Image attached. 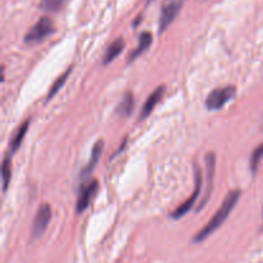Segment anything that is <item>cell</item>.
<instances>
[{
    "mask_svg": "<svg viewBox=\"0 0 263 263\" xmlns=\"http://www.w3.org/2000/svg\"><path fill=\"white\" fill-rule=\"evenodd\" d=\"M240 195H242V192H240V190H231V192L228 193V196L225 198V200L222 202L221 207L218 208V210L213 214V217L210 218V222H208V224H207L206 226L194 236L193 242L202 243L203 240H206L210 235H212V232L216 231L217 228H220L221 225L224 224L225 220L228 218V214L231 213V210H234V207L236 206V203L239 202Z\"/></svg>",
    "mask_w": 263,
    "mask_h": 263,
    "instance_id": "6da1fadb",
    "label": "cell"
},
{
    "mask_svg": "<svg viewBox=\"0 0 263 263\" xmlns=\"http://www.w3.org/2000/svg\"><path fill=\"white\" fill-rule=\"evenodd\" d=\"M236 94L235 86H224L212 90L206 99V107L210 110H220L232 99Z\"/></svg>",
    "mask_w": 263,
    "mask_h": 263,
    "instance_id": "7a4b0ae2",
    "label": "cell"
},
{
    "mask_svg": "<svg viewBox=\"0 0 263 263\" xmlns=\"http://www.w3.org/2000/svg\"><path fill=\"white\" fill-rule=\"evenodd\" d=\"M55 31L53 21L49 17H41L39 21L36 22L35 26L30 29V31L26 34L25 43L27 44H39L47 39Z\"/></svg>",
    "mask_w": 263,
    "mask_h": 263,
    "instance_id": "3957f363",
    "label": "cell"
},
{
    "mask_svg": "<svg viewBox=\"0 0 263 263\" xmlns=\"http://www.w3.org/2000/svg\"><path fill=\"white\" fill-rule=\"evenodd\" d=\"M194 172H195V175H194V177H195V189L193 192V195L171 213V218H174V220H178V218L184 217L189 210H192L193 207L195 206V200L198 199V196L200 194V188H202V172H200V168L196 162L194 163Z\"/></svg>",
    "mask_w": 263,
    "mask_h": 263,
    "instance_id": "277c9868",
    "label": "cell"
},
{
    "mask_svg": "<svg viewBox=\"0 0 263 263\" xmlns=\"http://www.w3.org/2000/svg\"><path fill=\"white\" fill-rule=\"evenodd\" d=\"M184 3L185 0H166L164 1L159 17V34L167 30L168 26L178 15V12L181 11Z\"/></svg>",
    "mask_w": 263,
    "mask_h": 263,
    "instance_id": "5b68a950",
    "label": "cell"
},
{
    "mask_svg": "<svg viewBox=\"0 0 263 263\" xmlns=\"http://www.w3.org/2000/svg\"><path fill=\"white\" fill-rule=\"evenodd\" d=\"M50 218H52V208H50L49 204L44 203V204H41V206L39 207V210L36 212L35 218H34L31 231L34 240L39 239L40 236L45 232L48 225H49Z\"/></svg>",
    "mask_w": 263,
    "mask_h": 263,
    "instance_id": "8992f818",
    "label": "cell"
},
{
    "mask_svg": "<svg viewBox=\"0 0 263 263\" xmlns=\"http://www.w3.org/2000/svg\"><path fill=\"white\" fill-rule=\"evenodd\" d=\"M204 160H206V171H207V189L206 194L203 196L202 202H200L199 207L196 208V210L199 212L203 207L206 206L207 202L210 200V194H212V190H213V178L214 174H216V154L213 152H210L204 157Z\"/></svg>",
    "mask_w": 263,
    "mask_h": 263,
    "instance_id": "52a82bcc",
    "label": "cell"
},
{
    "mask_svg": "<svg viewBox=\"0 0 263 263\" xmlns=\"http://www.w3.org/2000/svg\"><path fill=\"white\" fill-rule=\"evenodd\" d=\"M98 188H99V184H98V180H93L90 182L89 185H84L82 184L81 190H80V195H78L77 204H76V210L78 213H82L84 210H86V208L90 206V202L95 196L96 192H98Z\"/></svg>",
    "mask_w": 263,
    "mask_h": 263,
    "instance_id": "ba28073f",
    "label": "cell"
},
{
    "mask_svg": "<svg viewBox=\"0 0 263 263\" xmlns=\"http://www.w3.org/2000/svg\"><path fill=\"white\" fill-rule=\"evenodd\" d=\"M103 149H104V141L103 140H98V141L94 144L93 149H91V154H90V158L89 160H88V163H86V166L84 167V170L81 171L82 181H85L86 178L93 174V171L95 170L96 164L99 162L100 156L103 153Z\"/></svg>",
    "mask_w": 263,
    "mask_h": 263,
    "instance_id": "9c48e42d",
    "label": "cell"
},
{
    "mask_svg": "<svg viewBox=\"0 0 263 263\" xmlns=\"http://www.w3.org/2000/svg\"><path fill=\"white\" fill-rule=\"evenodd\" d=\"M164 91H166V86H158L156 90H154L153 93L150 94L149 98L146 99L145 104L142 105L141 108V113H140V120H145L148 116H149L152 112H153L154 108L158 105V103H159L160 100H162V98H163L164 95Z\"/></svg>",
    "mask_w": 263,
    "mask_h": 263,
    "instance_id": "30bf717a",
    "label": "cell"
},
{
    "mask_svg": "<svg viewBox=\"0 0 263 263\" xmlns=\"http://www.w3.org/2000/svg\"><path fill=\"white\" fill-rule=\"evenodd\" d=\"M152 41H153V35H152L150 32H142L139 39V47L136 48V49L130 54L128 62H132L134 59L140 57V55H141V54L144 53V52L150 47V45H152Z\"/></svg>",
    "mask_w": 263,
    "mask_h": 263,
    "instance_id": "8fae6325",
    "label": "cell"
},
{
    "mask_svg": "<svg viewBox=\"0 0 263 263\" xmlns=\"http://www.w3.org/2000/svg\"><path fill=\"white\" fill-rule=\"evenodd\" d=\"M134 105H135V99H134L132 93H126L122 98L121 103L116 108V113L121 117H128L134 110Z\"/></svg>",
    "mask_w": 263,
    "mask_h": 263,
    "instance_id": "7c38bea8",
    "label": "cell"
},
{
    "mask_svg": "<svg viewBox=\"0 0 263 263\" xmlns=\"http://www.w3.org/2000/svg\"><path fill=\"white\" fill-rule=\"evenodd\" d=\"M123 49H124V40L121 39V37L117 40H114L113 43L109 45L107 52H105V55H104L103 58L104 64H108L110 63V62H113L114 59L122 53V50Z\"/></svg>",
    "mask_w": 263,
    "mask_h": 263,
    "instance_id": "4fadbf2b",
    "label": "cell"
},
{
    "mask_svg": "<svg viewBox=\"0 0 263 263\" xmlns=\"http://www.w3.org/2000/svg\"><path fill=\"white\" fill-rule=\"evenodd\" d=\"M29 126H30L29 120L23 122V123L19 126V128H18L17 132H16V135L13 136V139H12V141H11V153H16V152L18 150V148L21 146L22 141H23V139H25L26 132H27V130H29Z\"/></svg>",
    "mask_w": 263,
    "mask_h": 263,
    "instance_id": "5bb4252c",
    "label": "cell"
},
{
    "mask_svg": "<svg viewBox=\"0 0 263 263\" xmlns=\"http://www.w3.org/2000/svg\"><path fill=\"white\" fill-rule=\"evenodd\" d=\"M12 177V162L11 157L8 156L4 158L3 164H1V178H3V190L7 192L9 182H11Z\"/></svg>",
    "mask_w": 263,
    "mask_h": 263,
    "instance_id": "9a60e30c",
    "label": "cell"
},
{
    "mask_svg": "<svg viewBox=\"0 0 263 263\" xmlns=\"http://www.w3.org/2000/svg\"><path fill=\"white\" fill-rule=\"evenodd\" d=\"M71 70H72V68H68L67 71L64 72L63 75L59 76V77L57 78V81L54 82L53 86L50 88L49 93H48V96H47V100H49L50 98H53V96L55 95V94H57L58 91H59V89H61L62 86L64 85V82H66V80H67L68 76H70V73H71Z\"/></svg>",
    "mask_w": 263,
    "mask_h": 263,
    "instance_id": "2e32d148",
    "label": "cell"
},
{
    "mask_svg": "<svg viewBox=\"0 0 263 263\" xmlns=\"http://www.w3.org/2000/svg\"><path fill=\"white\" fill-rule=\"evenodd\" d=\"M66 0H41L40 8L45 12H57Z\"/></svg>",
    "mask_w": 263,
    "mask_h": 263,
    "instance_id": "e0dca14e",
    "label": "cell"
},
{
    "mask_svg": "<svg viewBox=\"0 0 263 263\" xmlns=\"http://www.w3.org/2000/svg\"><path fill=\"white\" fill-rule=\"evenodd\" d=\"M262 158H263V142L258 146V148L254 149L252 157H250V170H252V172H256V171L258 170V166H260V162Z\"/></svg>",
    "mask_w": 263,
    "mask_h": 263,
    "instance_id": "ac0fdd59",
    "label": "cell"
},
{
    "mask_svg": "<svg viewBox=\"0 0 263 263\" xmlns=\"http://www.w3.org/2000/svg\"><path fill=\"white\" fill-rule=\"evenodd\" d=\"M148 1H152V0H148Z\"/></svg>",
    "mask_w": 263,
    "mask_h": 263,
    "instance_id": "d6986e66",
    "label": "cell"
}]
</instances>
